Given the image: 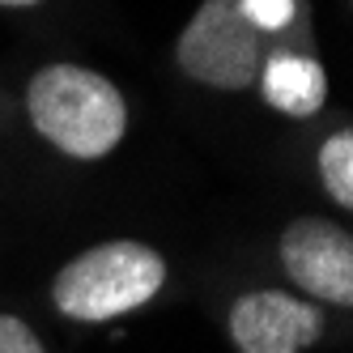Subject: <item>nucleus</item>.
Segmentation results:
<instances>
[{"label":"nucleus","instance_id":"obj_8","mask_svg":"<svg viewBox=\"0 0 353 353\" xmlns=\"http://www.w3.org/2000/svg\"><path fill=\"white\" fill-rule=\"evenodd\" d=\"M239 5L256 30H281L294 17V0H239Z\"/></svg>","mask_w":353,"mask_h":353},{"label":"nucleus","instance_id":"obj_7","mask_svg":"<svg viewBox=\"0 0 353 353\" xmlns=\"http://www.w3.org/2000/svg\"><path fill=\"white\" fill-rule=\"evenodd\" d=\"M319 174H323V188L336 205L353 209V128L327 137L319 149Z\"/></svg>","mask_w":353,"mask_h":353},{"label":"nucleus","instance_id":"obj_10","mask_svg":"<svg viewBox=\"0 0 353 353\" xmlns=\"http://www.w3.org/2000/svg\"><path fill=\"white\" fill-rule=\"evenodd\" d=\"M0 5H9V9H26V5H39V0H0Z\"/></svg>","mask_w":353,"mask_h":353},{"label":"nucleus","instance_id":"obj_3","mask_svg":"<svg viewBox=\"0 0 353 353\" xmlns=\"http://www.w3.org/2000/svg\"><path fill=\"white\" fill-rule=\"evenodd\" d=\"M174 60L200 85L247 90L264 68V47L239 0H205L174 43Z\"/></svg>","mask_w":353,"mask_h":353},{"label":"nucleus","instance_id":"obj_6","mask_svg":"<svg viewBox=\"0 0 353 353\" xmlns=\"http://www.w3.org/2000/svg\"><path fill=\"white\" fill-rule=\"evenodd\" d=\"M260 77H264V98L276 107V111H285V115H315L323 107V98H327V77H323V68L307 56H272L264 68H260Z\"/></svg>","mask_w":353,"mask_h":353},{"label":"nucleus","instance_id":"obj_2","mask_svg":"<svg viewBox=\"0 0 353 353\" xmlns=\"http://www.w3.org/2000/svg\"><path fill=\"white\" fill-rule=\"evenodd\" d=\"M162 281H166V260L154 247L115 239L68 260L52 281V302L68 319L103 323L123 311H137L141 302H149L162 290Z\"/></svg>","mask_w":353,"mask_h":353},{"label":"nucleus","instance_id":"obj_9","mask_svg":"<svg viewBox=\"0 0 353 353\" xmlns=\"http://www.w3.org/2000/svg\"><path fill=\"white\" fill-rule=\"evenodd\" d=\"M0 353H47V349L39 345V336L21 319L0 315Z\"/></svg>","mask_w":353,"mask_h":353},{"label":"nucleus","instance_id":"obj_1","mask_svg":"<svg viewBox=\"0 0 353 353\" xmlns=\"http://www.w3.org/2000/svg\"><path fill=\"white\" fill-rule=\"evenodd\" d=\"M26 107L39 137L72 158H103L128 132L123 94L103 72H90L81 64H47L34 72Z\"/></svg>","mask_w":353,"mask_h":353},{"label":"nucleus","instance_id":"obj_4","mask_svg":"<svg viewBox=\"0 0 353 353\" xmlns=\"http://www.w3.org/2000/svg\"><path fill=\"white\" fill-rule=\"evenodd\" d=\"M281 264L311 298L353 307V239L327 217H298L281 234Z\"/></svg>","mask_w":353,"mask_h":353},{"label":"nucleus","instance_id":"obj_5","mask_svg":"<svg viewBox=\"0 0 353 353\" xmlns=\"http://www.w3.org/2000/svg\"><path fill=\"white\" fill-rule=\"evenodd\" d=\"M323 332V315L294 294L256 290L243 294L230 311V341L239 353H298L315 345Z\"/></svg>","mask_w":353,"mask_h":353}]
</instances>
